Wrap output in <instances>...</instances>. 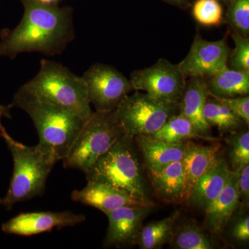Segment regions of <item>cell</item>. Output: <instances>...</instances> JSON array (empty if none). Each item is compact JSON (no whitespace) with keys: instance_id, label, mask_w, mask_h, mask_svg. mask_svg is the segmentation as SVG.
Masks as SVG:
<instances>
[{"instance_id":"obj_4","label":"cell","mask_w":249,"mask_h":249,"mask_svg":"<svg viewBox=\"0 0 249 249\" xmlns=\"http://www.w3.org/2000/svg\"><path fill=\"white\" fill-rule=\"evenodd\" d=\"M14 160V171L6 196L1 204L11 210L17 203L42 196L54 165L59 160L40 144L28 146L12 137L5 139Z\"/></svg>"},{"instance_id":"obj_16","label":"cell","mask_w":249,"mask_h":249,"mask_svg":"<svg viewBox=\"0 0 249 249\" xmlns=\"http://www.w3.org/2000/svg\"><path fill=\"white\" fill-rule=\"evenodd\" d=\"M220 145H203L187 141L182 164L186 178L185 201H188L199 178L211 169L219 159Z\"/></svg>"},{"instance_id":"obj_6","label":"cell","mask_w":249,"mask_h":249,"mask_svg":"<svg viewBox=\"0 0 249 249\" xmlns=\"http://www.w3.org/2000/svg\"><path fill=\"white\" fill-rule=\"evenodd\" d=\"M124 135L114 111H93L62 160L64 167L85 173Z\"/></svg>"},{"instance_id":"obj_32","label":"cell","mask_w":249,"mask_h":249,"mask_svg":"<svg viewBox=\"0 0 249 249\" xmlns=\"http://www.w3.org/2000/svg\"><path fill=\"white\" fill-rule=\"evenodd\" d=\"M11 106H3V105L0 104V136L2 137L3 139H8L11 137V136L8 134L7 131L4 128L3 126L2 123H1V119L3 118H7V119H11Z\"/></svg>"},{"instance_id":"obj_35","label":"cell","mask_w":249,"mask_h":249,"mask_svg":"<svg viewBox=\"0 0 249 249\" xmlns=\"http://www.w3.org/2000/svg\"><path fill=\"white\" fill-rule=\"evenodd\" d=\"M225 1H232V0H225Z\"/></svg>"},{"instance_id":"obj_14","label":"cell","mask_w":249,"mask_h":249,"mask_svg":"<svg viewBox=\"0 0 249 249\" xmlns=\"http://www.w3.org/2000/svg\"><path fill=\"white\" fill-rule=\"evenodd\" d=\"M208 97L209 89L206 78H189L178 103V112L191 121L203 139L213 140L211 135V127L204 116V108Z\"/></svg>"},{"instance_id":"obj_7","label":"cell","mask_w":249,"mask_h":249,"mask_svg":"<svg viewBox=\"0 0 249 249\" xmlns=\"http://www.w3.org/2000/svg\"><path fill=\"white\" fill-rule=\"evenodd\" d=\"M114 112L124 135L134 139L151 135L159 130L171 116L178 113V104L165 102L136 91L126 96Z\"/></svg>"},{"instance_id":"obj_3","label":"cell","mask_w":249,"mask_h":249,"mask_svg":"<svg viewBox=\"0 0 249 249\" xmlns=\"http://www.w3.org/2000/svg\"><path fill=\"white\" fill-rule=\"evenodd\" d=\"M23 88L41 101L71 113L83 121L92 115L88 89L78 76L58 62L43 59L35 77Z\"/></svg>"},{"instance_id":"obj_11","label":"cell","mask_w":249,"mask_h":249,"mask_svg":"<svg viewBox=\"0 0 249 249\" xmlns=\"http://www.w3.org/2000/svg\"><path fill=\"white\" fill-rule=\"evenodd\" d=\"M86 217L70 211L22 213L3 223L1 231L9 235L32 236L51 231L55 228L74 227Z\"/></svg>"},{"instance_id":"obj_34","label":"cell","mask_w":249,"mask_h":249,"mask_svg":"<svg viewBox=\"0 0 249 249\" xmlns=\"http://www.w3.org/2000/svg\"><path fill=\"white\" fill-rule=\"evenodd\" d=\"M169 1H174L175 3H182L183 1H187V0H169Z\"/></svg>"},{"instance_id":"obj_8","label":"cell","mask_w":249,"mask_h":249,"mask_svg":"<svg viewBox=\"0 0 249 249\" xmlns=\"http://www.w3.org/2000/svg\"><path fill=\"white\" fill-rule=\"evenodd\" d=\"M129 80L134 91L173 104L181 101L186 83L178 65L163 58L151 67L132 72Z\"/></svg>"},{"instance_id":"obj_10","label":"cell","mask_w":249,"mask_h":249,"mask_svg":"<svg viewBox=\"0 0 249 249\" xmlns=\"http://www.w3.org/2000/svg\"><path fill=\"white\" fill-rule=\"evenodd\" d=\"M231 49L225 38L217 41L204 40L196 34L191 49L178 64L185 78H208L228 66Z\"/></svg>"},{"instance_id":"obj_23","label":"cell","mask_w":249,"mask_h":249,"mask_svg":"<svg viewBox=\"0 0 249 249\" xmlns=\"http://www.w3.org/2000/svg\"><path fill=\"white\" fill-rule=\"evenodd\" d=\"M205 120L210 126L217 127L223 132H234L245 124L227 106L212 98L208 97L204 108Z\"/></svg>"},{"instance_id":"obj_20","label":"cell","mask_w":249,"mask_h":249,"mask_svg":"<svg viewBox=\"0 0 249 249\" xmlns=\"http://www.w3.org/2000/svg\"><path fill=\"white\" fill-rule=\"evenodd\" d=\"M206 80L209 94L219 97L249 95V73L227 66Z\"/></svg>"},{"instance_id":"obj_25","label":"cell","mask_w":249,"mask_h":249,"mask_svg":"<svg viewBox=\"0 0 249 249\" xmlns=\"http://www.w3.org/2000/svg\"><path fill=\"white\" fill-rule=\"evenodd\" d=\"M229 159L232 170L249 164V132L232 133L227 137Z\"/></svg>"},{"instance_id":"obj_31","label":"cell","mask_w":249,"mask_h":249,"mask_svg":"<svg viewBox=\"0 0 249 249\" xmlns=\"http://www.w3.org/2000/svg\"><path fill=\"white\" fill-rule=\"evenodd\" d=\"M237 172V188L240 201L248 204L249 199V164L242 166Z\"/></svg>"},{"instance_id":"obj_21","label":"cell","mask_w":249,"mask_h":249,"mask_svg":"<svg viewBox=\"0 0 249 249\" xmlns=\"http://www.w3.org/2000/svg\"><path fill=\"white\" fill-rule=\"evenodd\" d=\"M179 216V213L173 214L147 224L142 228L135 241L142 249L160 248L163 245L171 240L175 223Z\"/></svg>"},{"instance_id":"obj_22","label":"cell","mask_w":249,"mask_h":249,"mask_svg":"<svg viewBox=\"0 0 249 249\" xmlns=\"http://www.w3.org/2000/svg\"><path fill=\"white\" fill-rule=\"evenodd\" d=\"M152 137L163 142L178 143L195 139H203L193 124L179 112L170 118Z\"/></svg>"},{"instance_id":"obj_17","label":"cell","mask_w":249,"mask_h":249,"mask_svg":"<svg viewBox=\"0 0 249 249\" xmlns=\"http://www.w3.org/2000/svg\"><path fill=\"white\" fill-rule=\"evenodd\" d=\"M231 170L227 161L219 157L213 166L199 178L188 201L205 211L227 184Z\"/></svg>"},{"instance_id":"obj_1","label":"cell","mask_w":249,"mask_h":249,"mask_svg":"<svg viewBox=\"0 0 249 249\" xmlns=\"http://www.w3.org/2000/svg\"><path fill=\"white\" fill-rule=\"evenodd\" d=\"M22 20L0 41V57L14 59L22 53L55 55L62 53L74 39L71 10L37 0H22Z\"/></svg>"},{"instance_id":"obj_9","label":"cell","mask_w":249,"mask_h":249,"mask_svg":"<svg viewBox=\"0 0 249 249\" xmlns=\"http://www.w3.org/2000/svg\"><path fill=\"white\" fill-rule=\"evenodd\" d=\"M82 77L86 83L90 103L96 111L115 110L123 100L134 91L129 79L106 64H94Z\"/></svg>"},{"instance_id":"obj_13","label":"cell","mask_w":249,"mask_h":249,"mask_svg":"<svg viewBox=\"0 0 249 249\" xmlns=\"http://www.w3.org/2000/svg\"><path fill=\"white\" fill-rule=\"evenodd\" d=\"M153 206H124L106 214L108 218L106 247H123L134 242L145 218Z\"/></svg>"},{"instance_id":"obj_15","label":"cell","mask_w":249,"mask_h":249,"mask_svg":"<svg viewBox=\"0 0 249 249\" xmlns=\"http://www.w3.org/2000/svg\"><path fill=\"white\" fill-rule=\"evenodd\" d=\"M237 172L231 170L226 186L215 199L205 210V225L214 233L222 232L240 204Z\"/></svg>"},{"instance_id":"obj_5","label":"cell","mask_w":249,"mask_h":249,"mask_svg":"<svg viewBox=\"0 0 249 249\" xmlns=\"http://www.w3.org/2000/svg\"><path fill=\"white\" fill-rule=\"evenodd\" d=\"M133 139L122 136L85 172V176L88 181L115 187L139 199L150 201L134 151Z\"/></svg>"},{"instance_id":"obj_19","label":"cell","mask_w":249,"mask_h":249,"mask_svg":"<svg viewBox=\"0 0 249 249\" xmlns=\"http://www.w3.org/2000/svg\"><path fill=\"white\" fill-rule=\"evenodd\" d=\"M150 178L159 196L169 202L185 201L186 178L182 160H177L158 171H150Z\"/></svg>"},{"instance_id":"obj_26","label":"cell","mask_w":249,"mask_h":249,"mask_svg":"<svg viewBox=\"0 0 249 249\" xmlns=\"http://www.w3.org/2000/svg\"><path fill=\"white\" fill-rule=\"evenodd\" d=\"M195 19L206 27H214L222 24L223 9L218 0H197L193 8Z\"/></svg>"},{"instance_id":"obj_2","label":"cell","mask_w":249,"mask_h":249,"mask_svg":"<svg viewBox=\"0 0 249 249\" xmlns=\"http://www.w3.org/2000/svg\"><path fill=\"white\" fill-rule=\"evenodd\" d=\"M30 116L38 143L54 154L59 161L65 158L85 121L53 105L41 101L21 87L10 104Z\"/></svg>"},{"instance_id":"obj_27","label":"cell","mask_w":249,"mask_h":249,"mask_svg":"<svg viewBox=\"0 0 249 249\" xmlns=\"http://www.w3.org/2000/svg\"><path fill=\"white\" fill-rule=\"evenodd\" d=\"M226 20L233 32L249 37V0H232Z\"/></svg>"},{"instance_id":"obj_29","label":"cell","mask_w":249,"mask_h":249,"mask_svg":"<svg viewBox=\"0 0 249 249\" xmlns=\"http://www.w3.org/2000/svg\"><path fill=\"white\" fill-rule=\"evenodd\" d=\"M209 96L227 106L234 114L243 121L245 124H249V95L235 97H219L209 93Z\"/></svg>"},{"instance_id":"obj_24","label":"cell","mask_w":249,"mask_h":249,"mask_svg":"<svg viewBox=\"0 0 249 249\" xmlns=\"http://www.w3.org/2000/svg\"><path fill=\"white\" fill-rule=\"evenodd\" d=\"M171 240L178 249H211L213 248L209 236L196 225L187 224L173 232Z\"/></svg>"},{"instance_id":"obj_28","label":"cell","mask_w":249,"mask_h":249,"mask_svg":"<svg viewBox=\"0 0 249 249\" xmlns=\"http://www.w3.org/2000/svg\"><path fill=\"white\" fill-rule=\"evenodd\" d=\"M235 48L231 53L229 61L231 69L249 73V38L232 32Z\"/></svg>"},{"instance_id":"obj_33","label":"cell","mask_w":249,"mask_h":249,"mask_svg":"<svg viewBox=\"0 0 249 249\" xmlns=\"http://www.w3.org/2000/svg\"><path fill=\"white\" fill-rule=\"evenodd\" d=\"M37 1L44 4L54 5L55 3L58 2L59 0H37Z\"/></svg>"},{"instance_id":"obj_36","label":"cell","mask_w":249,"mask_h":249,"mask_svg":"<svg viewBox=\"0 0 249 249\" xmlns=\"http://www.w3.org/2000/svg\"><path fill=\"white\" fill-rule=\"evenodd\" d=\"M0 204H1V199H0Z\"/></svg>"},{"instance_id":"obj_18","label":"cell","mask_w":249,"mask_h":249,"mask_svg":"<svg viewBox=\"0 0 249 249\" xmlns=\"http://www.w3.org/2000/svg\"><path fill=\"white\" fill-rule=\"evenodd\" d=\"M150 171H158L177 160H182L186 142L172 143L150 135L134 137Z\"/></svg>"},{"instance_id":"obj_12","label":"cell","mask_w":249,"mask_h":249,"mask_svg":"<svg viewBox=\"0 0 249 249\" xmlns=\"http://www.w3.org/2000/svg\"><path fill=\"white\" fill-rule=\"evenodd\" d=\"M71 199L106 214L124 206H155L151 200L139 199L115 187L92 181H88L83 189L72 192Z\"/></svg>"},{"instance_id":"obj_30","label":"cell","mask_w":249,"mask_h":249,"mask_svg":"<svg viewBox=\"0 0 249 249\" xmlns=\"http://www.w3.org/2000/svg\"><path fill=\"white\" fill-rule=\"evenodd\" d=\"M231 236L234 240L242 243L249 240V217L248 214L241 215L236 219L232 226Z\"/></svg>"}]
</instances>
